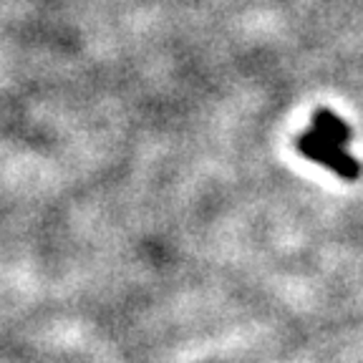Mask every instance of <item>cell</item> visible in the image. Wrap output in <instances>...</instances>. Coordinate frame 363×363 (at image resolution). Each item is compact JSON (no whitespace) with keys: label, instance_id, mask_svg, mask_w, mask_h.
<instances>
[{"label":"cell","instance_id":"6da1fadb","mask_svg":"<svg viewBox=\"0 0 363 363\" xmlns=\"http://www.w3.org/2000/svg\"><path fill=\"white\" fill-rule=\"evenodd\" d=\"M348 126L330 111H318L313 119V129L298 139V149L306 157H311L318 164L328 167L335 174L346 177V179H356L361 174V167L356 164V159L346 154V139H348Z\"/></svg>","mask_w":363,"mask_h":363}]
</instances>
